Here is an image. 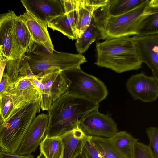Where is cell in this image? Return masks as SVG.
<instances>
[{"label": "cell", "mask_w": 158, "mask_h": 158, "mask_svg": "<svg viewBox=\"0 0 158 158\" xmlns=\"http://www.w3.org/2000/svg\"><path fill=\"white\" fill-rule=\"evenodd\" d=\"M99 106L85 98L65 93L48 111V122L44 138L60 136L77 128L81 118Z\"/></svg>", "instance_id": "obj_1"}, {"label": "cell", "mask_w": 158, "mask_h": 158, "mask_svg": "<svg viewBox=\"0 0 158 158\" xmlns=\"http://www.w3.org/2000/svg\"><path fill=\"white\" fill-rule=\"evenodd\" d=\"M96 60L98 67L110 69L118 73L138 70L142 62L134 41L130 36L108 39L96 43Z\"/></svg>", "instance_id": "obj_2"}, {"label": "cell", "mask_w": 158, "mask_h": 158, "mask_svg": "<svg viewBox=\"0 0 158 158\" xmlns=\"http://www.w3.org/2000/svg\"><path fill=\"white\" fill-rule=\"evenodd\" d=\"M158 8V0H145L130 11L114 16L109 14L106 6L100 24V40L137 35L143 21Z\"/></svg>", "instance_id": "obj_3"}, {"label": "cell", "mask_w": 158, "mask_h": 158, "mask_svg": "<svg viewBox=\"0 0 158 158\" xmlns=\"http://www.w3.org/2000/svg\"><path fill=\"white\" fill-rule=\"evenodd\" d=\"M40 109V99L34 102L15 109L8 119L0 124V152L15 153Z\"/></svg>", "instance_id": "obj_4"}, {"label": "cell", "mask_w": 158, "mask_h": 158, "mask_svg": "<svg viewBox=\"0 0 158 158\" xmlns=\"http://www.w3.org/2000/svg\"><path fill=\"white\" fill-rule=\"evenodd\" d=\"M25 53L33 75L52 68H59L62 71L80 68L81 64L87 62L82 54L58 52L54 50L52 53L40 51L35 43L32 49Z\"/></svg>", "instance_id": "obj_5"}, {"label": "cell", "mask_w": 158, "mask_h": 158, "mask_svg": "<svg viewBox=\"0 0 158 158\" xmlns=\"http://www.w3.org/2000/svg\"><path fill=\"white\" fill-rule=\"evenodd\" d=\"M40 94L41 109L48 111L53 103L66 93L69 82L59 69L52 68L28 77Z\"/></svg>", "instance_id": "obj_6"}, {"label": "cell", "mask_w": 158, "mask_h": 158, "mask_svg": "<svg viewBox=\"0 0 158 158\" xmlns=\"http://www.w3.org/2000/svg\"><path fill=\"white\" fill-rule=\"evenodd\" d=\"M69 82L66 93L84 97L97 103L105 99L108 95L105 85L95 77L77 68L62 71Z\"/></svg>", "instance_id": "obj_7"}, {"label": "cell", "mask_w": 158, "mask_h": 158, "mask_svg": "<svg viewBox=\"0 0 158 158\" xmlns=\"http://www.w3.org/2000/svg\"><path fill=\"white\" fill-rule=\"evenodd\" d=\"M17 17L12 10L0 14V48L2 60L16 59L25 53L21 48L16 35Z\"/></svg>", "instance_id": "obj_8"}, {"label": "cell", "mask_w": 158, "mask_h": 158, "mask_svg": "<svg viewBox=\"0 0 158 158\" xmlns=\"http://www.w3.org/2000/svg\"><path fill=\"white\" fill-rule=\"evenodd\" d=\"M98 109L81 118L79 127L86 136L110 138L118 131L117 124L109 114L100 113Z\"/></svg>", "instance_id": "obj_9"}, {"label": "cell", "mask_w": 158, "mask_h": 158, "mask_svg": "<svg viewBox=\"0 0 158 158\" xmlns=\"http://www.w3.org/2000/svg\"><path fill=\"white\" fill-rule=\"evenodd\" d=\"M127 89L135 100L145 102L155 101L158 96V80L144 73L131 76L126 83Z\"/></svg>", "instance_id": "obj_10"}, {"label": "cell", "mask_w": 158, "mask_h": 158, "mask_svg": "<svg viewBox=\"0 0 158 158\" xmlns=\"http://www.w3.org/2000/svg\"><path fill=\"white\" fill-rule=\"evenodd\" d=\"M48 122L47 114L42 113L36 116L14 154L23 155L30 154L35 152L44 138Z\"/></svg>", "instance_id": "obj_11"}, {"label": "cell", "mask_w": 158, "mask_h": 158, "mask_svg": "<svg viewBox=\"0 0 158 158\" xmlns=\"http://www.w3.org/2000/svg\"><path fill=\"white\" fill-rule=\"evenodd\" d=\"M65 13L50 20L48 26L62 33L69 39L76 40L79 0H63Z\"/></svg>", "instance_id": "obj_12"}, {"label": "cell", "mask_w": 158, "mask_h": 158, "mask_svg": "<svg viewBox=\"0 0 158 158\" xmlns=\"http://www.w3.org/2000/svg\"><path fill=\"white\" fill-rule=\"evenodd\" d=\"M132 38L142 62L147 65L158 80V34L135 35Z\"/></svg>", "instance_id": "obj_13"}, {"label": "cell", "mask_w": 158, "mask_h": 158, "mask_svg": "<svg viewBox=\"0 0 158 158\" xmlns=\"http://www.w3.org/2000/svg\"><path fill=\"white\" fill-rule=\"evenodd\" d=\"M26 10L38 19L48 23L53 18L65 13L61 0H21Z\"/></svg>", "instance_id": "obj_14"}, {"label": "cell", "mask_w": 158, "mask_h": 158, "mask_svg": "<svg viewBox=\"0 0 158 158\" xmlns=\"http://www.w3.org/2000/svg\"><path fill=\"white\" fill-rule=\"evenodd\" d=\"M7 92L12 100L15 109L34 102L40 99L39 90L27 77H21L10 84Z\"/></svg>", "instance_id": "obj_15"}, {"label": "cell", "mask_w": 158, "mask_h": 158, "mask_svg": "<svg viewBox=\"0 0 158 158\" xmlns=\"http://www.w3.org/2000/svg\"><path fill=\"white\" fill-rule=\"evenodd\" d=\"M19 16L26 24L34 42L52 53L54 49L47 30V23L36 19L26 10Z\"/></svg>", "instance_id": "obj_16"}, {"label": "cell", "mask_w": 158, "mask_h": 158, "mask_svg": "<svg viewBox=\"0 0 158 158\" xmlns=\"http://www.w3.org/2000/svg\"><path fill=\"white\" fill-rule=\"evenodd\" d=\"M107 0H79L76 31L77 38L80 36L89 26L94 11L105 5Z\"/></svg>", "instance_id": "obj_17"}, {"label": "cell", "mask_w": 158, "mask_h": 158, "mask_svg": "<svg viewBox=\"0 0 158 158\" xmlns=\"http://www.w3.org/2000/svg\"><path fill=\"white\" fill-rule=\"evenodd\" d=\"M60 137L64 146L62 158H76L81 154L86 136L79 126Z\"/></svg>", "instance_id": "obj_18"}, {"label": "cell", "mask_w": 158, "mask_h": 158, "mask_svg": "<svg viewBox=\"0 0 158 158\" xmlns=\"http://www.w3.org/2000/svg\"><path fill=\"white\" fill-rule=\"evenodd\" d=\"M109 139L114 147L125 158H132L134 145L139 140L125 131L118 132Z\"/></svg>", "instance_id": "obj_19"}, {"label": "cell", "mask_w": 158, "mask_h": 158, "mask_svg": "<svg viewBox=\"0 0 158 158\" xmlns=\"http://www.w3.org/2000/svg\"><path fill=\"white\" fill-rule=\"evenodd\" d=\"M101 31L96 22L92 18L89 26L81 35L77 38L75 44L77 51L82 54L89 48L93 43L100 40Z\"/></svg>", "instance_id": "obj_20"}, {"label": "cell", "mask_w": 158, "mask_h": 158, "mask_svg": "<svg viewBox=\"0 0 158 158\" xmlns=\"http://www.w3.org/2000/svg\"><path fill=\"white\" fill-rule=\"evenodd\" d=\"M39 146L46 158H62L64 146L60 136L44 137Z\"/></svg>", "instance_id": "obj_21"}, {"label": "cell", "mask_w": 158, "mask_h": 158, "mask_svg": "<svg viewBox=\"0 0 158 158\" xmlns=\"http://www.w3.org/2000/svg\"><path fill=\"white\" fill-rule=\"evenodd\" d=\"M88 137L90 142L103 158H125L112 145L109 138Z\"/></svg>", "instance_id": "obj_22"}, {"label": "cell", "mask_w": 158, "mask_h": 158, "mask_svg": "<svg viewBox=\"0 0 158 158\" xmlns=\"http://www.w3.org/2000/svg\"><path fill=\"white\" fill-rule=\"evenodd\" d=\"M15 31L19 44L24 52L31 51L35 43L26 24L19 16H17L16 20Z\"/></svg>", "instance_id": "obj_23"}, {"label": "cell", "mask_w": 158, "mask_h": 158, "mask_svg": "<svg viewBox=\"0 0 158 158\" xmlns=\"http://www.w3.org/2000/svg\"><path fill=\"white\" fill-rule=\"evenodd\" d=\"M145 0H108L107 8L108 14L118 16L133 9Z\"/></svg>", "instance_id": "obj_24"}, {"label": "cell", "mask_w": 158, "mask_h": 158, "mask_svg": "<svg viewBox=\"0 0 158 158\" xmlns=\"http://www.w3.org/2000/svg\"><path fill=\"white\" fill-rule=\"evenodd\" d=\"M158 34V8L142 22L136 35L145 36Z\"/></svg>", "instance_id": "obj_25"}, {"label": "cell", "mask_w": 158, "mask_h": 158, "mask_svg": "<svg viewBox=\"0 0 158 158\" xmlns=\"http://www.w3.org/2000/svg\"><path fill=\"white\" fill-rule=\"evenodd\" d=\"M15 110L12 100L7 93L0 98V124L5 122Z\"/></svg>", "instance_id": "obj_26"}, {"label": "cell", "mask_w": 158, "mask_h": 158, "mask_svg": "<svg viewBox=\"0 0 158 158\" xmlns=\"http://www.w3.org/2000/svg\"><path fill=\"white\" fill-rule=\"evenodd\" d=\"M20 58L15 60H6L4 73L8 77L10 84L15 83L19 77Z\"/></svg>", "instance_id": "obj_27"}, {"label": "cell", "mask_w": 158, "mask_h": 158, "mask_svg": "<svg viewBox=\"0 0 158 158\" xmlns=\"http://www.w3.org/2000/svg\"><path fill=\"white\" fill-rule=\"evenodd\" d=\"M132 158H155L152 148L149 146L137 142L134 148Z\"/></svg>", "instance_id": "obj_28"}, {"label": "cell", "mask_w": 158, "mask_h": 158, "mask_svg": "<svg viewBox=\"0 0 158 158\" xmlns=\"http://www.w3.org/2000/svg\"><path fill=\"white\" fill-rule=\"evenodd\" d=\"M149 140V146L153 149L155 158H158V129L156 127H150L146 129Z\"/></svg>", "instance_id": "obj_29"}, {"label": "cell", "mask_w": 158, "mask_h": 158, "mask_svg": "<svg viewBox=\"0 0 158 158\" xmlns=\"http://www.w3.org/2000/svg\"><path fill=\"white\" fill-rule=\"evenodd\" d=\"M81 154L85 158H103L90 142L89 137L86 136Z\"/></svg>", "instance_id": "obj_30"}, {"label": "cell", "mask_w": 158, "mask_h": 158, "mask_svg": "<svg viewBox=\"0 0 158 158\" xmlns=\"http://www.w3.org/2000/svg\"><path fill=\"white\" fill-rule=\"evenodd\" d=\"M32 74L25 53L21 57L19 69V76L30 77Z\"/></svg>", "instance_id": "obj_31"}, {"label": "cell", "mask_w": 158, "mask_h": 158, "mask_svg": "<svg viewBox=\"0 0 158 158\" xmlns=\"http://www.w3.org/2000/svg\"><path fill=\"white\" fill-rule=\"evenodd\" d=\"M10 85L8 77L3 73L0 82V98L3 94L7 92Z\"/></svg>", "instance_id": "obj_32"}, {"label": "cell", "mask_w": 158, "mask_h": 158, "mask_svg": "<svg viewBox=\"0 0 158 158\" xmlns=\"http://www.w3.org/2000/svg\"><path fill=\"white\" fill-rule=\"evenodd\" d=\"M0 158H34V157L31 154L21 155L0 152Z\"/></svg>", "instance_id": "obj_33"}, {"label": "cell", "mask_w": 158, "mask_h": 158, "mask_svg": "<svg viewBox=\"0 0 158 158\" xmlns=\"http://www.w3.org/2000/svg\"><path fill=\"white\" fill-rule=\"evenodd\" d=\"M6 60H2V59L0 61V82L3 74Z\"/></svg>", "instance_id": "obj_34"}, {"label": "cell", "mask_w": 158, "mask_h": 158, "mask_svg": "<svg viewBox=\"0 0 158 158\" xmlns=\"http://www.w3.org/2000/svg\"><path fill=\"white\" fill-rule=\"evenodd\" d=\"M37 158H46L44 155L41 152L40 155L37 156Z\"/></svg>", "instance_id": "obj_35"}, {"label": "cell", "mask_w": 158, "mask_h": 158, "mask_svg": "<svg viewBox=\"0 0 158 158\" xmlns=\"http://www.w3.org/2000/svg\"><path fill=\"white\" fill-rule=\"evenodd\" d=\"M76 158H85V157L82 154H80Z\"/></svg>", "instance_id": "obj_36"}, {"label": "cell", "mask_w": 158, "mask_h": 158, "mask_svg": "<svg viewBox=\"0 0 158 158\" xmlns=\"http://www.w3.org/2000/svg\"><path fill=\"white\" fill-rule=\"evenodd\" d=\"M1 48H0V56L1 55Z\"/></svg>", "instance_id": "obj_37"}, {"label": "cell", "mask_w": 158, "mask_h": 158, "mask_svg": "<svg viewBox=\"0 0 158 158\" xmlns=\"http://www.w3.org/2000/svg\"><path fill=\"white\" fill-rule=\"evenodd\" d=\"M1 55L0 56V61H1Z\"/></svg>", "instance_id": "obj_38"}]
</instances>
